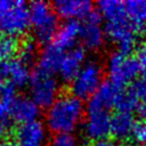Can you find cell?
I'll use <instances>...</instances> for the list:
<instances>
[{
	"label": "cell",
	"mask_w": 146,
	"mask_h": 146,
	"mask_svg": "<svg viewBox=\"0 0 146 146\" xmlns=\"http://www.w3.org/2000/svg\"><path fill=\"white\" fill-rule=\"evenodd\" d=\"M136 112H137V114L141 121H146V102L140 103L136 107Z\"/></svg>",
	"instance_id": "cell-27"
},
{
	"label": "cell",
	"mask_w": 146,
	"mask_h": 146,
	"mask_svg": "<svg viewBox=\"0 0 146 146\" xmlns=\"http://www.w3.org/2000/svg\"><path fill=\"white\" fill-rule=\"evenodd\" d=\"M18 42L16 38L3 35L0 36V60L13 59L14 56L18 52Z\"/></svg>",
	"instance_id": "cell-20"
},
{
	"label": "cell",
	"mask_w": 146,
	"mask_h": 146,
	"mask_svg": "<svg viewBox=\"0 0 146 146\" xmlns=\"http://www.w3.org/2000/svg\"><path fill=\"white\" fill-rule=\"evenodd\" d=\"M97 13L105 21L106 38L116 44L117 50L129 52L137 42L138 29L129 19L124 2L102 0L97 3Z\"/></svg>",
	"instance_id": "cell-1"
},
{
	"label": "cell",
	"mask_w": 146,
	"mask_h": 146,
	"mask_svg": "<svg viewBox=\"0 0 146 146\" xmlns=\"http://www.w3.org/2000/svg\"><path fill=\"white\" fill-rule=\"evenodd\" d=\"M136 121L131 112L116 111L111 117V135L117 140H125L131 137Z\"/></svg>",
	"instance_id": "cell-16"
},
{
	"label": "cell",
	"mask_w": 146,
	"mask_h": 146,
	"mask_svg": "<svg viewBox=\"0 0 146 146\" xmlns=\"http://www.w3.org/2000/svg\"><path fill=\"white\" fill-rule=\"evenodd\" d=\"M80 30L81 24L78 21H66L62 24L51 41L63 51H67L75 47L78 40H80Z\"/></svg>",
	"instance_id": "cell-15"
},
{
	"label": "cell",
	"mask_w": 146,
	"mask_h": 146,
	"mask_svg": "<svg viewBox=\"0 0 146 146\" xmlns=\"http://www.w3.org/2000/svg\"><path fill=\"white\" fill-rule=\"evenodd\" d=\"M30 98L39 107H49L59 96L60 84L52 72L36 67L31 72L29 82Z\"/></svg>",
	"instance_id": "cell-6"
},
{
	"label": "cell",
	"mask_w": 146,
	"mask_h": 146,
	"mask_svg": "<svg viewBox=\"0 0 146 146\" xmlns=\"http://www.w3.org/2000/svg\"><path fill=\"white\" fill-rule=\"evenodd\" d=\"M123 89L124 88L115 86L110 81H106L102 83V86L98 88L95 95L89 98V100L96 105L110 110L111 107H116Z\"/></svg>",
	"instance_id": "cell-17"
},
{
	"label": "cell",
	"mask_w": 146,
	"mask_h": 146,
	"mask_svg": "<svg viewBox=\"0 0 146 146\" xmlns=\"http://www.w3.org/2000/svg\"><path fill=\"white\" fill-rule=\"evenodd\" d=\"M128 90L130 91V94L132 95V97L136 99V102L138 103V105L143 102H146V82L140 79V80H136L129 88Z\"/></svg>",
	"instance_id": "cell-24"
},
{
	"label": "cell",
	"mask_w": 146,
	"mask_h": 146,
	"mask_svg": "<svg viewBox=\"0 0 146 146\" xmlns=\"http://www.w3.org/2000/svg\"><path fill=\"white\" fill-rule=\"evenodd\" d=\"M29 27V6L24 1L0 0V32L16 38L25 34Z\"/></svg>",
	"instance_id": "cell-4"
},
{
	"label": "cell",
	"mask_w": 146,
	"mask_h": 146,
	"mask_svg": "<svg viewBox=\"0 0 146 146\" xmlns=\"http://www.w3.org/2000/svg\"><path fill=\"white\" fill-rule=\"evenodd\" d=\"M0 146H21L17 141H10V140H3V141H0Z\"/></svg>",
	"instance_id": "cell-29"
},
{
	"label": "cell",
	"mask_w": 146,
	"mask_h": 146,
	"mask_svg": "<svg viewBox=\"0 0 146 146\" xmlns=\"http://www.w3.org/2000/svg\"><path fill=\"white\" fill-rule=\"evenodd\" d=\"M64 54L65 51L59 49L52 42L46 44L39 54V67L52 73L55 71H58Z\"/></svg>",
	"instance_id": "cell-18"
},
{
	"label": "cell",
	"mask_w": 146,
	"mask_h": 146,
	"mask_svg": "<svg viewBox=\"0 0 146 146\" xmlns=\"http://www.w3.org/2000/svg\"><path fill=\"white\" fill-rule=\"evenodd\" d=\"M110 110L88 102L83 119V132L92 141L106 139L111 132Z\"/></svg>",
	"instance_id": "cell-8"
},
{
	"label": "cell",
	"mask_w": 146,
	"mask_h": 146,
	"mask_svg": "<svg viewBox=\"0 0 146 146\" xmlns=\"http://www.w3.org/2000/svg\"><path fill=\"white\" fill-rule=\"evenodd\" d=\"M125 11L131 23L139 30L146 24V0L125 1Z\"/></svg>",
	"instance_id": "cell-19"
},
{
	"label": "cell",
	"mask_w": 146,
	"mask_h": 146,
	"mask_svg": "<svg viewBox=\"0 0 146 146\" xmlns=\"http://www.w3.org/2000/svg\"><path fill=\"white\" fill-rule=\"evenodd\" d=\"M9 112L11 120L23 124L38 120L40 107L30 97L17 95L9 105Z\"/></svg>",
	"instance_id": "cell-14"
},
{
	"label": "cell",
	"mask_w": 146,
	"mask_h": 146,
	"mask_svg": "<svg viewBox=\"0 0 146 146\" xmlns=\"http://www.w3.org/2000/svg\"><path fill=\"white\" fill-rule=\"evenodd\" d=\"M49 146H81L80 139L72 133H57L50 139Z\"/></svg>",
	"instance_id": "cell-23"
},
{
	"label": "cell",
	"mask_w": 146,
	"mask_h": 146,
	"mask_svg": "<svg viewBox=\"0 0 146 146\" xmlns=\"http://www.w3.org/2000/svg\"><path fill=\"white\" fill-rule=\"evenodd\" d=\"M132 140L139 145V146H146V121H139L136 122L132 133H131Z\"/></svg>",
	"instance_id": "cell-25"
},
{
	"label": "cell",
	"mask_w": 146,
	"mask_h": 146,
	"mask_svg": "<svg viewBox=\"0 0 146 146\" xmlns=\"http://www.w3.org/2000/svg\"><path fill=\"white\" fill-rule=\"evenodd\" d=\"M86 62L84 50L80 47H74L65 51L57 72L64 81L71 82L80 72Z\"/></svg>",
	"instance_id": "cell-13"
},
{
	"label": "cell",
	"mask_w": 146,
	"mask_h": 146,
	"mask_svg": "<svg viewBox=\"0 0 146 146\" xmlns=\"http://www.w3.org/2000/svg\"><path fill=\"white\" fill-rule=\"evenodd\" d=\"M138 63L140 67V73H141V79L146 82V43L140 48L138 52Z\"/></svg>",
	"instance_id": "cell-26"
},
{
	"label": "cell",
	"mask_w": 146,
	"mask_h": 146,
	"mask_svg": "<svg viewBox=\"0 0 146 146\" xmlns=\"http://www.w3.org/2000/svg\"><path fill=\"white\" fill-rule=\"evenodd\" d=\"M104 68L98 60L90 59L84 63L76 76L71 81V94L80 99L91 98L102 86Z\"/></svg>",
	"instance_id": "cell-7"
},
{
	"label": "cell",
	"mask_w": 146,
	"mask_h": 146,
	"mask_svg": "<svg viewBox=\"0 0 146 146\" xmlns=\"http://www.w3.org/2000/svg\"><path fill=\"white\" fill-rule=\"evenodd\" d=\"M17 96H10V97H0V138L6 135L8 131L9 124H10V112H9V105L13 102V99Z\"/></svg>",
	"instance_id": "cell-21"
},
{
	"label": "cell",
	"mask_w": 146,
	"mask_h": 146,
	"mask_svg": "<svg viewBox=\"0 0 146 146\" xmlns=\"http://www.w3.org/2000/svg\"><path fill=\"white\" fill-rule=\"evenodd\" d=\"M29 15L34 38L41 43H50L59 27L54 7L46 1H33L29 5Z\"/></svg>",
	"instance_id": "cell-3"
},
{
	"label": "cell",
	"mask_w": 146,
	"mask_h": 146,
	"mask_svg": "<svg viewBox=\"0 0 146 146\" xmlns=\"http://www.w3.org/2000/svg\"><path fill=\"white\" fill-rule=\"evenodd\" d=\"M29 65L18 58L0 60V80L14 88L24 87L30 79Z\"/></svg>",
	"instance_id": "cell-10"
},
{
	"label": "cell",
	"mask_w": 146,
	"mask_h": 146,
	"mask_svg": "<svg viewBox=\"0 0 146 146\" xmlns=\"http://www.w3.org/2000/svg\"><path fill=\"white\" fill-rule=\"evenodd\" d=\"M15 137L21 146H44L47 128L41 121L34 120L19 124L15 131Z\"/></svg>",
	"instance_id": "cell-11"
},
{
	"label": "cell",
	"mask_w": 146,
	"mask_h": 146,
	"mask_svg": "<svg viewBox=\"0 0 146 146\" xmlns=\"http://www.w3.org/2000/svg\"><path fill=\"white\" fill-rule=\"evenodd\" d=\"M52 7L57 16L66 21L84 19L94 11L92 3L88 0H58Z\"/></svg>",
	"instance_id": "cell-12"
},
{
	"label": "cell",
	"mask_w": 146,
	"mask_h": 146,
	"mask_svg": "<svg viewBox=\"0 0 146 146\" xmlns=\"http://www.w3.org/2000/svg\"><path fill=\"white\" fill-rule=\"evenodd\" d=\"M104 70L108 81L122 88L127 84H132L140 72L138 59L129 52L120 50L112 51L107 56Z\"/></svg>",
	"instance_id": "cell-5"
},
{
	"label": "cell",
	"mask_w": 146,
	"mask_h": 146,
	"mask_svg": "<svg viewBox=\"0 0 146 146\" xmlns=\"http://www.w3.org/2000/svg\"><path fill=\"white\" fill-rule=\"evenodd\" d=\"M106 33L102 24V17L97 11H92L81 24L80 40L83 47L90 51L99 50L105 42Z\"/></svg>",
	"instance_id": "cell-9"
},
{
	"label": "cell",
	"mask_w": 146,
	"mask_h": 146,
	"mask_svg": "<svg viewBox=\"0 0 146 146\" xmlns=\"http://www.w3.org/2000/svg\"><path fill=\"white\" fill-rule=\"evenodd\" d=\"M90 146H117L115 144V141L106 138V139H102V140H96V141H92Z\"/></svg>",
	"instance_id": "cell-28"
},
{
	"label": "cell",
	"mask_w": 146,
	"mask_h": 146,
	"mask_svg": "<svg viewBox=\"0 0 146 146\" xmlns=\"http://www.w3.org/2000/svg\"><path fill=\"white\" fill-rule=\"evenodd\" d=\"M18 59H21L26 65H30L34 62L38 56V48L33 40H25L18 47Z\"/></svg>",
	"instance_id": "cell-22"
},
{
	"label": "cell",
	"mask_w": 146,
	"mask_h": 146,
	"mask_svg": "<svg viewBox=\"0 0 146 146\" xmlns=\"http://www.w3.org/2000/svg\"><path fill=\"white\" fill-rule=\"evenodd\" d=\"M86 107L82 99L72 94L59 95L58 98L47 107L44 115L46 128L57 133H72L83 121Z\"/></svg>",
	"instance_id": "cell-2"
}]
</instances>
